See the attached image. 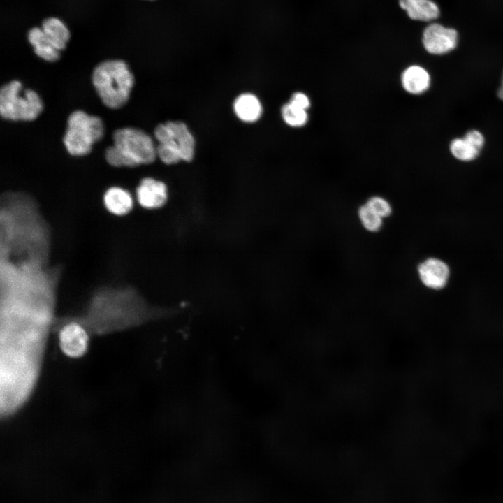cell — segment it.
Instances as JSON below:
<instances>
[{
	"mask_svg": "<svg viewBox=\"0 0 503 503\" xmlns=\"http://www.w3.org/2000/svg\"><path fill=\"white\" fill-rule=\"evenodd\" d=\"M148 1H154V0H148Z\"/></svg>",
	"mask_w": 503,
	"mask_h": 503,
	"instance_id": "cb8c5ba5",
	"label": "cell"
},
{
	"mask_svg": "<svg viewBox=\"0 0 503 503\" xmlns=\"http://www.w3.org/2000/svg\"><path fill=\"white\" fill-rule=\"evenodd\" d=\"M52 233L37 201L23 191L0 197V260L50 263Z\"/></svg>",
	"mask_w": 503,
	"mask_h": 503,
	"instance_id": "6da1fadb",
	"label": "cell"
},
{
	"mask_svg": "<svg viewBox=\"0 0 503 503\" xmlns=\"http://www.w3.org/2000/svg\"><path fill=\"white\" fill-rule=\"evenodd\" d=\"M158 142L157 156L167 165L191 161L194 156L195 139L182 122L169 121L159 124L154 130Z\"/></svg>",
	"mask_w": 503,
	"mask_h": 503,
	"instance_id": "5b68a950",
	"label": "cell"
},
{
	"mask_svg": "<svg viewBox=\"0 0 503 503\" xmlns=\"http://www.w3.org/2000/svg\"><path fill=\"white\" fill-rule=\"evenodd\" d=\"M168 190L161 181L152 177L143 178L136 189V198L139 205L149 210L156 209L166 202Z\"/></svg>",
	"mask_w": 503,
	"mask_h": 503,
	"instance_id": "7c38bea8",
	"label": "cell"
},
{
	"mask_svg": "<svg viewBox=\"0 0 503 503\" xmlns=\"http://www.w3.org/2000/svg\"><path fill=\"white\" fill-rule=\"evenodd\" d=\"M485 143L483 135L478 130H469L462 138L451 140L449 150L456 159L461 161L474 160L480 154Z\"/></svg>",
	"mask_w": 503,
	"mask_h": 503,
	"instance_id": "8fae6325",
	"label": "cell"
},
{
	"mask_svg": "<svg viewBox=\"0 0 503 503\" xmlns=\"http://www.w3.org/2000/svg\"><path fill=\"white\" fill-rule=\"evenodd\" d=\"M289 102L306 110H308L311 106L309 97L302 92H296L293 93L290 98Z\"/></svg>",
	"mask_w": 503,
	"mask_h": 503,
	"instance_id": "7402d4cb",
	"label": "cell"
},
{
	"mask_svg": "<svg viewBox=\"0 0 503 503\" xmlns=\"http://www.w3.org/2000/svg\"><path fill=\"white\" fill-rule=\"evenodd\" d=\"M498 97L503 101V73L502 76L501 83L497 91Z\"/></svg>",
	"mask_w": 503,
	"mask_h": 503,
	"instance_id": "603a6c76",
	"label": "cell"
},
{
	"mask_svg": "<svg viewBox=\"0 0 503 503\" xmlns=\"http://www.w3.org/2000/svg\"><path fill=\"white\" fill-rule=\"evenodd\" d=\"M113 145L105 150L107 162L115 167H136L154 161L156 146L144 131L125 127L117 129L112 135Z\"/></svg>",
	"mask_w": 503,
	"mask_h": 503,
	"instance_id": "3957f363",
	"label": "cell"
},
{
	"mask_svg": "<svg viewBox=\"0 0 503 503\" xmlns=\"http://www.w3.org/2000/svg\"><path fill=\"white\" fill-rule=\"evenodd\" d=\"M103 203L108 212L117 217L128 214L133 208V198L131 193L117 186L111 187L105 191Z\"/></svg>",
	"mask_w": 503,
	"mask_h": 503,
	"instance_id": "5bb4252c",
	"label": "cell"
},
{
	"mask_svg": "<svg viewBox=\"0 0 503 503\" xmlns=\"http://www.w3.org/2000/svg\"><path fill=\"white\" fill-rule=\"evenodd\" d=\"M92 81L103 103L109 108L118 109L129 99L134 76L124 61L109 59L95 66Z\"/></svg>",
	"mask_w": 503,
	"mask_h": 503,
	"instance_id": "277c9868",
	"label": "cell"
},
{
	"mask_svg": "<svg viewBox=\"0 0 503 503\" xmlns=\"http://www.w3.org/2000/svg\"><path fill=\"white\" fill-rule=\"evenodd\" d=\"M417 275L421 284L428 289L439 290L444 287L449 277V268L442 260L428 258L421 262Z\"/></svg>",
	"mask_w": 503,
	"mask_h": 503,
	"instance_id": "30bf717a",
	"label": "cell"
},
{
	"mask_svg": "<svg viewBox=\"0 0 503 503\" xmlns=\"http://www.w3.org/2000/svg\"><path fill=\"white\" fill-rule=\"evenodd\" d=\"M43 103L36 92L24 89L18 80L3 85L0 90V114L7 120L32 121L42 112Z\"/></svg>",
	"mask_w": 503,
	"mask_h": 503,
	"instance_id": "8992f818",
	"label": "cell"
},
{
	"mask_svg": "<svg viewBox=\"0 0 503 503\" xmlns=\"http://www.w3.org/2000/svg\"><path fill=\"white\" fill-rule=\"evenodd\" d=\"M281 115L284 122L293 128L302 127L309 120L308 110L298 107L289 101L282 106Z\"/></svg>",
	"mask_w": 503,
	"mask_h": 503,
	"instance_id": "ffe728a7",
	"label": "cell"
},
{
	"mask_svg": "<svg viewBox=\"0 0 503 503\" xmlns=\"http://www.w3.org/2000/svg\"><path fill=\"white\" fill-rule=\"evenodd\" d=\"M233 109L238 118L248 123L256 122L263 112L259 99L251 93L239 95L234 101Z\"/></svg>",
	"mask_w": 503,
	"mask_h": 503,
	"instance_id": "ac0fdd59",
	"label": "cell"
},
{
	"mask_svg": "<svg viewBox=\"0 0 503 503\" xmlns=\"http://www.w3.org/2000/svg\"><path fill=\"white\" fill-rule=\"evenodd\" d=\"M27 39L34 53L42 59L54 62L60 58V51L52 45L40 27L29 29Z\"/></svg>",
	"mask_w": 503,
	"mask_h": 503,
	"instance_id": "e0dca14e",
	"label": "cell"
},
{
	"mask_svg": "<svg viewBox=\"0 0 503 503\" xmlns=\"http://www.w3.org/2000/svg\"><path fill=\"white\" fill-rule=\"evenodd\" d=\"M59 345L62 352L71 358L82 356L87 351L89 332L80 323L71 319L59 320Z\"/></svg>",
	"mask_w": 503,
	"mask_h": 503,
	"instance_id": "ba28073f",
	"label": "cell"
},
{
	"mask_svg": "<svg viewBox=\"0 0 503 503\" xmlns=\"http://www.w3.org/2000/svg\"><path fill=\"white\" fill-rule=\"evenodd\" d=\"M400 82L403 89L408 94L420 95L430 88L431 77L424 67L413 64L407 66L402 72Z\"/></svg>",
	"mask_w": 503,
	"mask_h": 503,
	"instance_id": "4fadbf2b",
	"label": "cell"
},
{
	"mask_svg": "<svg viewBox=\"0 0 503 503\" xmlns=\"http://www.w3.org/2000/svg\"><path fill=\"white\" fill-rule=\"evenodd\" d=\"M364 203L384 220L389 219L394 212L390 201L381 195H372L368 197Z\"/></svg>",
	"mask_w": 503,
	"mask_h": 503,
	"instance_id": "44dd1931",
	"label": "cell"
},
{
	"mask_svg": "<svg viewBox=\"0 0 503 503\" xmlns=\"http://www.w3.org/2000/svg\"><path fill=\"white\" fill-rule=\"evenodd\" d=\"M104 135L102 119L82 110L73 112L67 120V127L63 143L72 156L88 154L94 143Z\"/></svg>",
	"mask_w": 503,
	"mask_h": 503,
	"instance_id": "52a82bcc",
	"label": "cell"
},
{
	"mask_svg": "<svg viewBox=\"0 0 503 503\" xmlns=\"http://www.w3.org/2000/svg\"><path fill=\"white\" fill-rule=\"evenodd\" d=\"M399 6L412 20L430 22L440 15L438 5L432 0H398Z\"/></svg>",
	"mask_w": 503,
	"mask_h": 503,
	"instance_id": "9a60e30c",
	"label": "cell"
},
{
	"mask_svg": "<svg viewBox=\"0 0 503 503\" xmlns=\"http://www.w3.org/2000/svg\"><path fill=\"white\" fill-rule=\"evenodd\" d=\"M421 41L423 48L429 54H445L457 47L458 33L453 28L434 22L424 29Z\"/></svg>",
	"mask_w": 503,
	"mask_h": 503,
	"instance_id": "9c48e42d",
	"label": "cell"
},
{
	"mask_svg": "<svg viewBox=\"0 0 503 503\" xmlns=\"http://www.w3.org/2000/svg\"><path fill=\"white\" fill-rule=\"evenodd\" d=\"M52 45L59 51L66 48L71 33L66 24L59 17H48L40 27Z\"/></svg>",
	"mask_w": 503,
	"mask_h": 503,
	"instance_id": "2e32d148",
	"label": "cell"
},
{
	"mask_svg": "<svg viewBox=\"0 0 503 503\" xmlns=\"http://www.w3.org/2000/svg\"><path fill=\"white\" fill-rule=\"evenodd\" d=\"M159 315L134 287L119 284L96 288L83 312L66 319L80 323L89 333L105 334L144 324Z\"/></svg>",
	"mask_w": 503,
	"mask_h": 503,
	"instance_id": "7a4b0ae2",
	"label": "cell"
},
{
	"mask_svg": "<svg viewBox=\"0 0 503 503\" xmlns=\"http://www.w3.org/2000/svg\"><path fill=\"white\" fill-rule=\"evenodd\" d=\"M356 216L361 228L365 232L377 234L382 231L385 220L370 210L364 203L358 207Z\"/></svg>",
	"mask_w": 503,
	"mask_h": 503,
	"instance_id": "d6986e66",
	"label": "cell"
}]
</instances>
